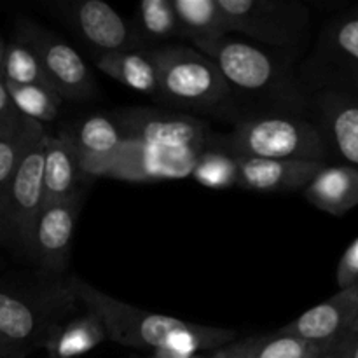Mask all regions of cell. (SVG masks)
Segmentation results:
<instances>
[{
    "instance_id": "cell-7",
    "label": "cell",
    "mask_w": 358,
    "mask_h": 358,
    "mask_svg": "<svg viewBox=\"0 0 358 358\" xmlns=\"http://www.w3.org/2000/svg\"><path fill=\"white\" fill-rule=\"evenodd\" d=\"M48 131L28 149L20 166L0 185V245L30 254L35 220L44 205L42 166Z\"/></svg>"
},
{
    "instance_id": "cell-20",
    "label": "cell",
    "mask_w": 358,
    "mask_h": 358,
    "mask_svg": "<svg viewBox=\"0 0 358 358\" xmlns=\"http://www.w3.org/2000/svg\"><path fill=\"white\" fill-rule=\"evenodd\" d=\"M96 66L119 84L157 98V72L154 59L145 49L105 52L96 56Z\"/></svg>"
},
{
    "instance_id": "cell-23",
    "label": "cell",
    "mask_w": 358,
    "mask_h": 358,
    "mask_svg": "<svg viewBox=\"0 0 358 358\" xmlns=\"http://www.w3.org/2000/svg\"><path fill=\"white\" fill-rule=\"evenodd\" d=\"M59 135L65 136L76 147L80 159L107 156L124 142L121 129L115 124L112 115L83 117L73 122L69 131H62Z\"/></svg>"
},
{
    "instance_id": "cell-16",
    "label": "cell",
    "mask_w": 358,
    "mask_h": 358,
    "mask_svg": "<svg viewBox=\"0 0 358 358\" xmlns=\"http://www.w3.org/2000/svg\"><path fill=\"white\" fill-rule=\"evenodd\" d=\"M238 185L259 192L304 191L327 163L294 159H255L236 157Z\"/></svg>"
},
{
    "instance_id": "cell-34",
    "label": "cell",
    "mask_w": 358,
    "mask_h": 358,
    "mask_svg": "<svg viewBox=\"0 0 358 358\" xmlns=\"http://www.w3.org/2000/svg\"><path fill=\"white\" fill-rule=\"evenodd\" d=\"M357 332H358V315H357L355 322H353L352 327L348 329V332H346V334H357Z\"/></svg>"
},
{
    "instance_id": "cell-30",
    "label": "cell",
    "mask_w": 358,
    "mask_h": 358,
    "mask_svg": "<svg viewBox=\"0 0 358 358\" xmlns=\"http://www.w3.org/2000/svg\"><path fill=\"white\" fill-rule=\"evenodd\" d=\"M23 115L16 110L13 100H10L7 84L3 83V79H0V128H6V126L13 124V122H16Z\"/></svg>"
},
{
    "instance_id": "cell-4",
    "label": "cell",
    "mask_w": 358,
    "mask_h": 358,
    "mask_svg": "<svg viewBox=\"0 0 358 358\" xmlns=\"http://www.w3.org/2000/svg\"><path fill=\"white\" fill-rule=\"evenodd\" d=\"M157 72V98L194 110L222 107L233 98L219 66L189 45H161L149 49Z\"/></svg>"
},
{
    "instance_id": "cell-6",
    "label": "cell",
    "mask_w": 358,
    "mask_h": 358,
    "mask_svg": "<svg viewBox=\"0 0 358 358\" xmlns=\"http://www.w3.org/2000/svg\"><path fill=\"white\" fill-rule=\"evenodd\" d=\"M227 30L257 44L296 49L310 31V13L297 0H217Z\"/></svg>"
},
{
    "instance_id": "cell-26",
    "label": "cell",
    "mask_w": 358,
    "mask_h": 358,
    "mask_svg": "<svg viewBox=\"0 0 358 358\" xmlns=\"http://www.w3.org/2000/svg\"><path fill=\"white\" fill-rule=\"evenodd\" d=\"M2 79L6 84H14V86L51 87L45 79V73L42 70L37 55L31 49V45L24 41L23 35H20L17 31L13 41L6 44Z\"/></svg>"
},
{
    "instance_id": "cell-1",
    "label": "cell",
    "mask_w": 358,
    "mask_h": 358,
    "mask_svg": "<svg viewBox=\"0 0 358 358\" xmlns=\"http://www.w3.org/2000/svg\"><path fill=\"white\" fill-rule=\"evenodd\" d=\"M208 56L229 84L231 91L262 101L269 114H303L308 112V96L299 73L287 59H278L257 44L233 37L194 45Z\"/></svg>"
},
{
    "instance_id": "cell-5",
    "label": "cell",
    "mask_w": 358,
    "mask_h": 358,
    "mask_svg": "<svg viewBox=\"0 0 358 358\" xmlns=\"http://www.w3.org/2000/svg\"><path fill=\"white\" fill-rule=\"evenodd\" d=\"M69 280L84 310L100 318L107 332V339L117 345L163 352L171 336L185 324L178 318L150 313L142 308L122 303L76 276Z\"/></svg>"
},
{
    "instance_id": "cell-18",
    "label": "cell",
    "mask_w": 358,
    "mask_h": 358,
    "mask_svg": "<svg viewBox=\"0 0 358 358\" xmlns=\"http://www.w3.org/2000/svg\"><path fill=\"white\" fill-rule=\"evenodd\" d=\"M304 199L334 217H343L358 206V170L346 164H331L303 191Z\"/></svg>"
},
{
    "instance_id": "cell-12",
    "label": "cell",
    "mask_w": 358,
    "mask_h": 358,
    "mask_svg": "<svg viewBox=\"0 0 358 358\" xmlns=\"http://www.w3.org/2000/svg\"><path fill=\"white\" fill-rule=\"evenodd\" d=\"M299 79L358 87V9L325 27L313 58L301 69Z\"/></svg>"
},
{
    "instance_id": "cell-32",
    "label": "cell",
    "mask_w": 358,
    "mask_h": 358,
    "mask_svg": "<svg viewBox=\"0 0 358 358\" xmlns=\"http://www.w3.org/2000/svg\"><path fill=\"white\" fill-rule=\"evenodd\" d=\"M3 58H6V42H3L2 37H0V79H2V72H3Z\"/></svg>"
},
{
    "instance_id": "cell-28",
    "label": "cell",
    "mask_w": 358,
    "mask_h": 358,
    "mask_svg": "<svg viewBox=\"0 0 358 358\" xmlns=\"http://www.w3.org/2000/svg\"><path fill=\"white\" fill-rule=\"evenodd\" d=\"M192 178L210 189H229L238 185L236 156L219 149H205L198 156Z\"/></svg>"
},
{
    "instance_id": "cell-13",
    "label": "cell",
    "mask_w": 358,
    "mask_h": 358,
    "mask_svg": "<svg viewBox=\"0 0 358 358\" xmlns=\"http://www.w3.org/2000/svg\"><path fill=\"white\" fill-rule=\"evenodd\" d=\"M80 203L83 194L65 201L45 203L38 212L28 257L49 275H63L69 268Z\"/></svg>"
},
{
    "instance_id": "cell-2",
    "label": "cell",
    "mask_w": 358,
    "mask_h": 358,
    "mask_svg": "<svg viewBox=\"0 0 358 358\" xmlns=\"http://www.w3.org/2000/svg\"><path fill=\"white\" fill-rule=\"evenodd\" d=\"M80 310L69 278L27 289L0 285V358L44 350L52 332Z\"/></svg>"
},
{
    "instance_id": "cell-19",
    "label": "cell",
    "mask_w": 358,
    "mask_h": 358,
    "mask_svg": "<svg viewBox=\"0 0 358 358\" xmlns=\"http://www.w3.org/2000/svg\"><path fill=\"white\" fill-rule=\"evenodd\" d=\"M334 343H311L294 336L275 334L252 336L233 341L215 352L213 358H320L331 352Z\"/></svg>"
},
{
    "instance_id": "cell-17",
    "label": "cell",
    "mask_w": 358,
    "mask_h": 358,
    "mask_svg": "<svg viewBox=\"0 0 358 358\" xmlns=\"http://www.w3.org/2000/svg\"><path fill=\"white\" fill-rule=\"evenodd\" d=\"M83 163L76 147L63 135H45L42 187L45 203L65 201L80 194L79 185L84 177Z\"/></svg>"
},
{
    "instance_id": "cell-11",
    "label": "cell",
    "mask_w": 358,
    "mask_h": 358,
    "mask_svg": "<svg viewBox=\"0 0 358 358\" xmlns=\"http://www.w3.org/2000/svg\"><path fill=\"white\" fill-rule=\"evenodd\" d=\"M112 119L126 142L194 149H208L210 145L208 124L191 114L154 107H128L114 112Z\"/></svg>"
},
{
    "instance_id": "cell-9",
    "label": "cell",
    "mask_w": 358,
    "mask_h": 358,
    "mask_svg": "<svg viewBox=\"0 0 358 358\" xmlns=\"http://www.w3.org/2000/svg\"><path fill=\"white\" fill-rule=\"evenodd\" d=\"M308 119L317 126L329 156L358 170V87L327 80H301Z\"/></svg>"
},
{
    "instance_id": "cell-10",
    "label": "cell",
    "mask_w": 358,
    "mask_h": 358,
    "mask_svg": "<svg viewBox=\"0 0 358 358\" xmlns=\"http://www.w3.org/2000/svg\"><path fill=\"white\" fill-rule=\"evenodd\" d=\"M16 31L31 45L49 86L62 100L86 101L96 94V84L90 66L55 31L30 20L21 21Z\"/></svg>"
},
{
    "instance_id": "cell-8",
    "label": "cell",
    "mask_w": 358,
    "mask_h": 358,
    "mask_svg": "<svg viewBox=\"0 0 358 358\" xmlns=\"http://www.w3.org/2000/svg\"><path fill=\"white\" fill-rule=\"evenodd\" d=\"M205 149L194 147H157L122 142L114 152L80 159L86 175L126 182L178 180L191 177L196 159Z\"/></svg>"
},
{
    "instance_id": "cell-29",
    "label": "cell",
    "mask_w": 358,
    "mask_h": 358,
    "mask_svg": "<svg viewBox=\"0 0 358 358\" xmlns=\"http://www.w3.org/2000/svg\"><path fill=\"white\" fill-rule=\"evenodd\" d=\"M358 280V238L346 248L343 254L341 261L338 264V271H336V282H338L339 290L348 289V287L355 285Z\"/></svg>"
},
{
    "instance_id": "cell-15",
    "label": "cell",
    "mask_w": 358,
    "mask_h": 358,
    "mask_svg": "<svg viewBox=\"0 0 358 358\" xmlns=\"http://www.w3.org/2000/svg\"><path fill=\"white\" fill-rule=\"evenodd\" d=\"M69 16L84 41L96 48L100 55L140 49L133 28L107 2L80 0L73 3Z\"/></svg>"
},
{
    "instance_id": "cell-3",
    "label": "cell",
    "mask_w": 358,
    "mask_h": 358,
    "mask_svg": "<svg viewBox=\"0 0 358 358\" xmlns=\"http://www.w3.org/2000/svg\"><path fill=\"white\" fill-rule=\"evenodd\" d=\"M236 157L294 159L327 163V145L317 126L303 114H268L243 119L222 140H210L208 147Z\"/></svg>"
},
{
    "instance_id": "cell-24",
    "label": "cell",
    "mask_w": 358,
    "mask_h": 358,
    "mask_svg": "<svg viewBox=\"0 0 358 358\" xmlns=\"http://www.w3.org/2000/svg\"><path fill=\"white\" fill-rule=\"evenodd\" d=\"M140 49L149 51V44L166 42L180 37L177 16H175L171 0H145L136 9V28H133Z\"/></svg>"
},
{
    "instance_id": "cell-22",
    "label": "cell",
    "mask_w": 358,
    "mask_h": 358,
    "mask_svg": "<svg viewBox=\"0 0 358 358\" xmlns=\"http://www.w3.org/2000/svg\"><path fill=\"white\" fill-rule=\"evenodd\" d=\"M171 6L180 27V37L191 41L192 45L229 35L217 0H171Z\"/></svg>"
},
{
    "instance_id": "cell-14",
    "label": "cell",
    "mask_w": 358,
    "mask_h": 358,
    "mask_svg": "<svg viewBox=\"0 0 358 358\" xmlns=\"http://www.w3.org/2000/svg\"><path fill=\"white\" fill-rule=\"evenodd\" d=\"M358 315V287L339 290L324 303L304 311L301 317L280 329V334L311 343H334L348 332Z\"/></svg>"
},
{
    "instance_id": "cell-33",
    "label": "cell",
    "mask_w": 358,
    "mask_h": 358,
    "mask_svg": "<svg viewBox=\"0 0 358 358\" xmlns=\"http://www.w3.org/2000/svg\"><path fill=\"white\" fill-rule=\"evenodd\" d=\"M341 339H343V338H341ZM341 339H339L338 345H336L334 348L331 350V352L325 353V355H324V357H320V358H339V345H341Z\"/></svg>"
},
{
    "instance_id": "cell-31",
    "label": "cell",
    "mask_w": 358,
    "mask_h": 358,
    "mask_svg": "<svg viewBox=\"0 0 358 358\" xmlns=\"http://www.w3.org/2000/svg\"><path fill=\"white\" fill-rule=\"evenodd\" d=\"M339 358H358V332L343 336L339 345Z\"/></svg>"
},
{
    "instance_id": "cell-27",
    "label": "cell",
    "mask_w": 358,
    "mask_h": 358,
    "mask_svg": "<svg viewBox=\"0 0 358 358\" xmlns=\"http://www.w3.org/2000/svg\"><path fill=\"white\" fill-rule=\"evenodd\" d=\"M10 100L23 117L31 119L44 126L59 115L62 98L51 87L44 86H14L7 84Z\"/></svg>"
},
{
    "instance_id": "cell-25",
    "label": "cell",
    "mask_w": 358,
    "mask_h": 358,
    "mask_svg": "<svg viewBox=\"0 0 358 358\" xmlns=\"http://www.w3.org/2000/svg\"><path fill=\"white\" fill-rule=\"evenodd\" d=\"M48 131L45 126L21 117L13 124L0 128V185L16 171L31 145Z\"/></svg>"
},
{
    "instance_id": "cell-21",
    "label": "cell",
    "mask_w": 358,
    "mask_h": 358,
    "mask_svg": "<svg viewBox=\"0 0 358 358\" xmlns=\"http://www.w3.org/2000/svg\"><path fill=\"white\" fill-rule=\"evenodd\" d=\"M107 339L103 324L91 311L83 310L65 324L59 325L45 345L48 358H76L91 352Z\"/></svg>"
},
{
    "instance_id": "cell-35",
    "label": "cell",
    "mask_w": 358,
    "mask_h": 358,
    "mask_svg": "<svg viewBox=\"0 0 358 358\" xmlns=\"http://www.w3.org/2000/svg\"><path fill=\"white\" fill-rule=\"evenodd\" d=\"M355 285H357V287H358V280H357V283H355Z\"/></svg>"
}]
</instances>
